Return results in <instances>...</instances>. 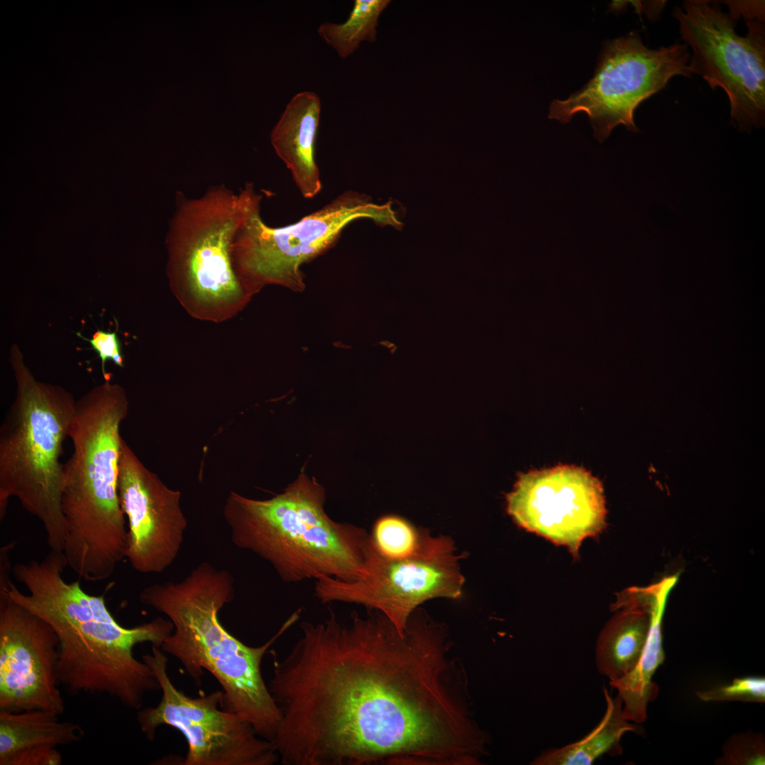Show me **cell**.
Here are the masks:
<instances>
[{"instance_id":"obj_8","label":"cell","mask_w":765,"mask_h":765,"mask_svg":"<svg viewBox=\"0 0 765 765\" xmlns=\"http://www.w3.org/2000/svg\"><path fill=\"white\" fill-rule=\"evenodd\" d=\"M251 185L238 193L215 185L196 198L176 196L166 237L169 277L191 305L212 317L231 311L242 298L232 246Z\"/></svg>"},{"instance_id":"obj_6","label":"cell","mask_w":765,"mask_h":765,"mask_svg":"<svg viewBox=\"0 0 765 765\" xmlns=\"http://www.w3.org/2000/svg\"><path fill=\"white\" fill-rule=\"evenodd\" d=\"M8 361L16 391L0 428V518L9 499L16 498L42 524L50 549L63 551L60 459L76 401L63 387L38 380L17 344L11 346Z\"/></svg>"},{"instance_id":"obj_4","label":"cell","mask_w":765,"mask_h":765,"mask_svg":"<svg viewBox=\"0 0 765 765\" xmlns=\"http://www.w3.org/2000/svg\"><path fill=\"white\" fill-rule=\"evenodd\" d=\"M325 499L324 487L302 472L269 499L231 492L223 514L234 545L270 563L285 583L356 580L365 572L370 534L332 520L325 512Z\"/></svg>"},{"instance_id":"obj_26","label":"cell","mask_w":765,"mask_h":765,"mask_svg":"<svg viewBox=\"0 0 765 765\" xmlns=\"http://www.w3.org/2000/svg\"><path fill=\"white\" fill-rule=\"evenodd\" d=\"M665 1H647V3L641 4L640 1L638 3H633L638 10H640L644 12L648 18H651L653 15H658L661 13L664 6Z\"/></svg>"},{"instance_id":"obj_23","label":"cell","mask_w":765,"mask_h":765,"mask_svg":"<svg viewBox=\"0 0 765 765\" xmlns=\"http://www.w3.org/2000/svg\"><path fill=\"white\" fill-rule=\"evenodd\" d=\"M703 701L765 702V679L763 676L735 678L726 685L696 691Z\"/></svg>"},{"instance_id":"obj_9","label":"cell","mask_w":765,"mask_h":765,"mask_svg":"<svg viewBox=\"0 0 765 765\" xmlns=\"http://www.w3.org/2000/svg\"><path fill=\"white\" fill-rule=\"evenodd\" d=\"M261 198L252 184L232 242L233 264L242 284L301 288V264L332 245L349 223L364 217L397 223L390 204L378 205L361 193L346 191L298 222L273 227L261 217Z\"/></svg>"},{"instance_id":"obj_11","label":"cell","mask_w":765,"mask_h":765,"mask_svg":"<svg viewBox=\"0 0 765 765\" xmlns=\"http://www.w3.org/2000/svg\"><path fill=\"white\" fill-rule=\"evenodd\" d=\"M463 557L450 537L434 536L424 530L421 543L413 555L388 560L376 550L370 535L363 576L351 582L330 577L316 580L314 594L322 604H357L378 611L404 634L410 616L423 603L462 596Z\"/></svg>"},{"instance_id":"obj_2","label":"cell","mask_w":765,"mask_h":765,"mask_svg":"<svg viewBox=\"0 0 765 765\" xmlns=\"http://www.w3.org/2000/svg\"><path fill=\"white\" fill-rule=\"evenodd\" d=\"M63 551H50L42 560L12 567L21 592L7 576L0 592L45 620L58 638L57 676L71 694H105L138 710L147 694L160 690L149 667L134 654L140 644L161 647L174 630L169 619L157 617L132 628L120 625L103 595L83 590L79 580L67 582Z\"/></svg>"},{"instance_id":"obj_17","label":"cell","mask_w":765,"mask_h":765,"mask_svg":"<svg viewBox=\"0 0 765 765\" xmlns=\"http://www.w3.org/2000/svg\"><path fill=\"white\" fill-rule=\"evenodd\" d=\"M321 101L312 91L295 94L271 133L272 146L290 170L302 195L312 198L322 189L314 159Z\"/></svg>"},{"instance_id":"obj_3","label":"cell","mask_w":765,"mask_h":765,"mask_svg":"<svg viewBox=\"0 0 765 765\" xmlns=\"http://www.w3.org/2000/svg\"><path fill=\"white\" fill-rule=\"evenodd\" d=\"M234 584L228 571L205 562L180 582L145 587L139 599L173 623L174 630L160 649L176 658L196 683L205 670L209 672L222 688V707L273 742L281 713L262 676L261 662L271 645L299 620L302 609L295 610L264 644L246 645L219 618L220 610L234 597Z\"/></svg>"},{"instance_id":"obj_12","label":"cell","mask_w":765,"mask_h":765,"mask_svg":"<svg viewBox=\"0 0 765 765\" xmlns=\"http://www.w3.org/2000/svg\"><path fill=\"white\" fill-rule=\"evenodd\" d=\"M152 646L142 656L160 686L154 707L139 709L140 730L153 741L160 725L178 730L188 744L183 765H273L280 761L273 744L259 737L237 713L222 708V691L192 698L178 689L168 672V658Z\"/></svg>"},{"instance_id":"obj_13","label":"cell","mask_w":765,"mask_h":765,"mask_svg":"<svg viewBox=\"0 0 765 765\" xmlns=\"http://www.w3.org/2000/svg\"><path fill=\"white\" fill-rule=\"evenodd\" d=\"M506 510L521 528L578 554L605 526L602 484L583 468L561 465L521 473L506 494Z\"/></svg>"},{"instance_id":"obj_15","label":"cell","mask_w":765,"mask_h":765,"mask_svg":"<svg viewBox=\"0 0 765 765\" xmlns=\"http://www.w3.org/2000/svg\"><path fill=\"white\" fill-rule=\"evenodd\" d=\"M118 491L128 520L125 557L137 572H162L177 557L187 528L181 492L147 468L123 438Z\"/></svg>"},{"instance_id":"obj_18","label":"cell","mask_w":765,"mask_h":765,"mask_svg":"<svg viewBox=\"0 0 765 765\" xmlns=\"http://www.w3.org/2000/svg\"><path fill=\"white\" fill-rule=\"evenodd\" d=\"M623 606L606 624L596 641V666L610 682L630 672L643 652L653 611Z\"/></svg>"},{"instance_id":"obj_20","label":"cell","mask_w":765,"mask_h":765,"mask_svg":"<svg viewBox=\"0 0 765 765\" xmlns=\"http://www.w3.org/2000/svg\"><path fill=\"white\" fill-rule=\"evenodd\" d=\"M662 607L652 612L649 635L641 655L634 669L622 679L610 682L618 691L623 701V711L628 721L641 723L647 718L648 703L657 697L658 686L652 677L664 662L665 654L662 646L661 617Z\"/></svg>"},{"instance_id":"obj_25","label":"cell","mask_w":765,"mask_h":765,"mask_svg":"<svg viewBox=\"0 0 765 765\" xmlns=\"http://www.w3.org/2000/svg\"><path fill=\"white\" fill-rule=\"evenodd\" d=\"M81 338L88 341L94 351L97 353L101 362V370L106 378V364L109 360L119 367H123L124 361L121 351V344L116 332H108L98 329L91 338Z\"/></svg>"},{"instance_id":"obj_24","label":"cell","mask_w":765,"mask_h":765,"mask_svg":"<svg viewBox=\"0 0 765 765\" xmlns=\"http://www.w3.org/2000/svg\"><path fill=\"white\" fill-rule=\"evenodd\" d=\"M764 739L762 735L740 733L732 735L725 743L722 755L718 764H764Z\"/></svg>"},{"instance_id":"obj_19","label":"cell","mask_w":765,"mask_h":765,"mask_svg":"<svg viewBox=\"0 0 765 765\" xmlns=\"http://www.w3.org/2000/svg\"><path fill=\"white\" fill-rule=\"evenodd\" d=\"M606 703L605 714L599 724L582 739L560 748L541 753L531 761L533 765H589L604 754L618 756L622 753L620 740L628 732L638 727L630 723L623 715V701L617 695L613 698L604 687Z\"/></svg>"},{"instance_id":"obj_10","label":"cell","mask_w":765,"mask_h":765,"mask_svg":"<svg viewBox=\"0 0 765 765\" xmlns=\"http://www.w3.org/2000/svg\"><path fill=\"white\" fill-rule=\"evenodd\" d=\"M690 57L684 43L650 48L636 31L609 40L603 44L593 77L567 99L554 100L548 118L566 123L585 113L600 142L620 125L637 132L636 108L674 76L691 77Z\"/></svg>"},{"instance_id":"obj_21","label":"cell","mask_w":765,"mask_h":765,"mask_svg":"<svg viewBox=\"0 0 765 765\" xmlns=\"http://www.w3.org/2000/svg\"><path fill=\"white\" fill-rule=\"evenodd\" d=\"M390 3V0H355L344 22L324 23L319 26L317 33L341 58L345 59L361 42L375 41L379 17Z\"/></svg>"},{"instance_id":"obj_5","label":"cell","mask_w":765,"mask_h":765,"mask_svg":"<svg viewBox=\"0 0 765 765\" xmlns=\"http://www.w3.org/2000/svg\"><path fill=\"white\" fill-rule=\"evenodd\" d=\"M129 411L123 387L106 380L76 402L69 433L73 452L64 464L63 550L71 560L103 565L123 558L128 528L119 491L122 422Z\"/></svg>"},{"instance_id":"obj_7","label":"cell","mask_w":765,"mask_h":765,"mask_svg":"<svg viewBox=\"0 0 765 765\" xmlns=\"http://www.w3.org/2000/svg\"><path fill=\"white\" fill-rule=\"evenodd\" d=\"M686 0L674 8L692 74L722 89L730 122L742 132L765 123L764 1Z\"/></svg>"},{"instance_id":"obj_1","label":"cell","mask_w":765,"mask_h":765,"mask_svg":"<svg viewBox=\"0 0 765 765\" xmlns=\"http://www.w3.org/2000/svg\"><path fill=\"white\" fill-rule=\"evenodd\" d=\"M268 683L284 765H472L486 733L446 628L425 610L404 634L378 611L303 621Z\"/></svg>"},{"instance_id":"obj_14","label":"cell","mask_w":765,"mask_h":765,"mask_svg":"<svg viewBox=\"0 0 765 765\" xmlns=\"http://www.w3.org/2000/svg\"><path fill=\"white\" fill-rule=\"evenodd\" d=\"M57 660L58 638L52 627L0 592V711L62 714Z\"/></svg>"},{"instance_id":"obj_16","label":"cell","mask_w":765,"mask_h":765,"mask_svg":"<svg viewBox=\"0 0 765 765\" xmlns=\"http://www.w3.org/2000/svg\"><path fill=\"white\" fill-rule=\"evenodd\" d=\"M49 710L0 711V765H60L57 747L84 736L82 728Z\"/></svg>"},{"instance_id":"obj_22","label":"cell","mask_w":765,"mask_h":765,"mask_svg":"<svg viewBox=\"0 0 765 765\" xmlns=\"http://www.w3.org/2000/svg\"><path fill=\"white\" fill-rule=\"evenodd\" d=\"M423 530L396 515H385L375 522L370 535L372 542L383 557L399 560L413 555L419 549Z\"/></svg>"}]
</instances>
